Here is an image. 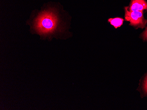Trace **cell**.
Returning <instances> with one entry per match:
<instances>
[{
    "label": "cell",
    "instance_id": "4",
    "mask_svg": "<svg viewBox=\"0 0 147 110\" xmlns=\"http://www.w3.org/2000/svg\"><path fill=\"white\" fill-rule=\"evenodd\" d=\"M109 21L115 29H117L123 25L124 20L120 18H111L109 19Z\"/></svg>",
    "mask_w": 147,
    "mask_h": 110
},
{
    "label": "cell",
    "instance_id": "5",
    "mask_svg": "<svg viewBox=\"0 0 147 110\" xmlns=\"http://www.w3.org/2000/svg\"><path fill=\"white\" fill-rule=\"evenodd\" d=\"M143 37L144 38V39H146V40H147V29H146V31H145L144 33Z\"/></svg>",
    "mask_w": 147,
    "mask_h": 110
},
{
    "label": "cell",
    "instance_id": "3",
    "mask_svg": "<svg viewBox=\"0 0 147 110\" xmlns=\"http://www.w3.org/2000/svg\"><path fill=\"white\" fill-rule=\"evenodd\" d=\"M145 9H147V3L145 0H132L129 11H143Z\"/></svg>",
    "mask_w": 147,
    "mask_h": 110
},
{
    "label": "cell",
    "instance_id": "2",
    "mask_svg": "<svg viewBox=\"0 0 147 110\" xmlns=\"http://www.w3.org/2000/svg\"><path fill=\"white\" fill-rule=\"evenodd\" d=\"M125 20L130 22V25L143 28L147 23V20L144 19L143 11H129L128 7H125Z\"/></svg>",
    "mask_w": 147,
    "mask_h": 110
},
{
    "label": "cell",
    "instance_id": "1",
    "mask_svg": "<svg viewBox=\"0 0 147 110\" xmlns=\"http://www.w3.org/2000/svg\"><path fill=\"white\" fill-rule=\"evenodd\" d=\"M61 19L56 11H45L39 14L34 20V27L35 31L41 35H49L60 31L61 27Z\"/></svg>",
    "mask_w": 147,
    "mask_h": 110
},
{
    "label": "cell",
    "instance_id": "6",
    "mask_svg": "<svg viewBox=\"0 0 147 110\" xmlns=\"http://www.w3.org/2000/svg\"><path fill=\"white\" fill-rule=\"evenodd\" d=\"M144 88H145L146 92L147 93V78H146V80H145V85H144Z\"/></svg>",
    "mask_w": 147,
    "mask_h": 110
}]
</instances>
